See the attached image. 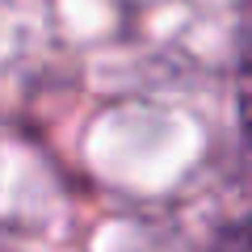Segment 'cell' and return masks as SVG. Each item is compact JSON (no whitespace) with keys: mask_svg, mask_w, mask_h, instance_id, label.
<instances>
[{"mask_svg":"<svg viewBox=\"0 0 252 252\" xmlns=\"http://www.w3.org/2000/svg\"><path fill=\"white\" fill-rule=\"evenodd\" d=\"M240 114H244V126L252 135V46L244 55V67H240Z\"/></svg>","mask_w":252,"mask_h":252,"instance_id":"6da1fadb","label":"cell"},{"mask_svg":"<svg viewBox=\"0 0 252 252\" xmlns=\"http://www.w3.org/2000/svg\"><path fill=\"white\" fill-rule=\"evenodd\" d=\"M219 252H252V223L235 227V231L227 235L223 244H219Z\"/></svg>","mask_w":252,"mask_h":252,"instance_id":"7a4b0ae2","label":"cell"}]
</instances>
